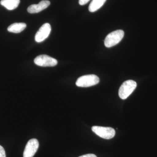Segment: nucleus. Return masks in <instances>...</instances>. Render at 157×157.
<instances>
[{"label": "nucleus", "instance_id": "f257e3e1", "mask_svg": "<svg viewBox=\"0 0 157 157\" xmlns=\"http://www.w3.org/2000/svg\"><path fill=\"white\" fill-rule=\"evenodd\" d=\"M124 35V31L117 30L107 35L105 40L104 45L107 48H110L117 45L123 39Z\"/></svg>", "mask_w": 157, "mask_h": 157}, {"label": "nucleus", "instance_id": "f03ea898", "mask_svg": "<svg viewBox=\"0 0 157 157\" xmlns=\"http://www.w3.org/2000/svg\"><path fill=\"white\" fill-rule=\"evenodd\" d=\"M137 83L133 80H128L124 82L119 90L120 98L123 100L127 99L137 87Z\"/></svg>", "mask_w": 157, "mask_h": 157}, {"label": "nucleus", "instance_id": "7ed1b4c3", "mask_svg": "<svg viewBox=\"0 0 157 157\" xmlns=\"http://www.w3.org/2000/svg\"><path fill=\"white\" fill-rule=\"evenodd\" d=\"M100 82V78L94 74L85 75L80 76L77 79L76 85L78 87H88L98 84Z\"/></svg>", "mask_w": 157, "mask_h": 157}, {"label": "nucleus", "instance_id": "20e7f679", "mask_svg": "<svg viewBox=\"0 0 157 157\" xmlns=\"http://www.w3.org/2000/svg\"><path fill=\"white\" fill-rule=\"evenodd\" d=\"M92 130L96 135L104 139H111L115 135V130L110 127L94 126L92 128Z\"/></svg>", "mask_w": 157, "mask_h": 157}, {"label": "nucleus", "instance_id": "39448f33", "mask_svg": "<svg viewBox=\"0 0 157 157\" xmlns=\"http://www.w3.org/2000/svg\"><path fill=\"white\" fill-rule=\"evenodd\" d=\"M34 61L37 66L42 67H54L58 63L56 59L46 55H41L37 56L34 59Z\"/></svg>", "mask_w": 157, "mask_h": 157}, {"label": "nucleus", "instance_id": "423d86ee", "mask_svg": "<svg viewBox=\"0 0 157 157\" xmlns=\"http://www.w3.org/2000/svg\"><path fill=\"white\" fill-rule=\"evenodd\" d=\"M51 31V27L48 23L44 24L40 28L35 36V41L36 42H41L44 41L49 36Z\"/></svg>", "mask_w": 157, "mask_h": 157}, {"label": "nucleus", "instance_id": "0eeeda50", "mask_svg": "<svg viewBox=\"0 0 157 157\" xmlns=\"http://www.w3.org/2000/svg\"><path fill=\"white\" fill-rule=\"evenodd\" d=\"M39 143L36 139L29 140L25 148L23 157H33L39 148Z\"/></svg>", "mask_w": 157, "mask_h": 157}, {"label": "nucleus", "instance_id": "6e6552de", "mask_svg": "<svg viewBox=\"0 0 157 157\" xmlns=\"http://www.w3.org/2000/svg\"><path fill=\"white\" fill-rule=\"evenodd\" d=\"M50 2L48 0H43L37 5H32L27 9L29 13L31 14L39 13L50 6Z\"/></svg>", "mask_w": 157, "mask_h": 157}, {"label": "nucleus", "instance_id": "1a4fd4ad", "mask_svg": "<svg viewBox=\"0 0 157 157\" xmlns=\"http://www.w3.org/2000/svg\"><path fill=\"white\" fill-rule=\"evenodd\" d=\"M26 24L24 23H14L8 28V31L10 33H19L26 27Z\"/></svg>", "mask_w": 157, "mask_h": 157}, {"label": "nucleus", "instance_id": "9d476101", "mask_svg": "<svg viewBox=\"0 0 157 157\" xmlns=\"http://www.w3.org/2000/svg\"><path fill=\"white\" fill-rule=\"evenodd\" d=\"M20 0H1L0 4L9 10L16 9L19 5Z\"/></svg>", "mask_w": 157, "mask_h": 157}, {"label": "nucleus", "instance_id": "9b49d317", "mask_svg": "<svg viewBox=\"0 0 157 157\" xmlns=\"http://www.w3.org/2000/svg\"><path fill=\"white\" fill-rule=\"evenodd\" d=\"M106 0H93L89 6V11L91 12H95L103 6Z\"/></svg>", "mask_w": 157, "mask_h": 157}, {"label": "nucleus", "instance_id": "f8f14e48", "mask_svg": "<svg viewBox=\"0 0 157 157\" xmlns=\"http://www.w3.org/2000/svg\"><path fill=\"white\" fill-rule=\"evenodd\" d=\"M0 157H6V151L1 145H0Z\"/></svg>", "mask_w": 157, "mask_h": 157}, {"label": "nucleus", "instance_id": "ddd939ff", "mask_svg": "<svg viewBox=\"0 0 157 157\" xmlns=\"http://www.w3.org/2000/svg\"><path fill=\"white\" fill-rule=\"evenodd\" d=\"M90 0H79L78 3L80 6H84L86 4H87Z\"/></svg>", "mask_w": 157, "mask_h": 157}, {"label": "nucleus", "instance_id": "4468645a", "mask_svg": "<svg viewBox=\"0 0 157 157\" xmlns=\"http://www.w3.org/2000/svg\"><path fill=\"white\" fill-rule=\"evenodd\" d=\"M78 157H97L96 155L92 154H86L83 155L81 156Z\"/></svg>", "mask_w": 157, "mask_h": 157}]
</instances>
